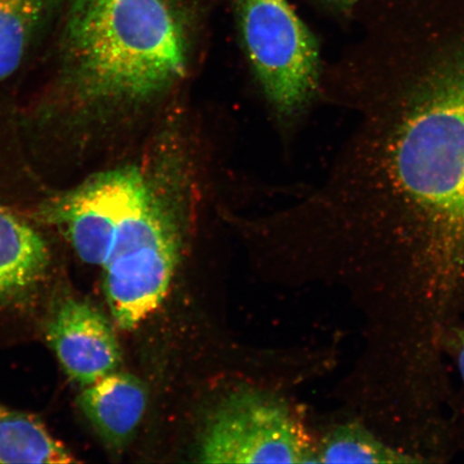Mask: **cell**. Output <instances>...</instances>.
<instances>
[{
    "mask_svg": "<svg viewBox=\"0 0 464 464\" xmlns=\"http://www.w3.org/2000/svg\"><path fill=\"white\" fill-rule=\"evenodd\" d=\"M420 62L396 79L368 133L370 198L430 251L464 261V0L420 11Z\"/></svg>",
    "mask_w": 464,
    "mask_h": 464,
    "instance_id": "obj_1",
    "label": "cell"
},
{
    "mask_svg": "<svg viewBox=\"0 0 464 464\" xmlns=\"http://www.w3.org/2000/svg\"><path fill=\"white\" fill-rule=\"evenodd\" d=\"M166 181L155 171L121 167L39 208L42 222L101 269L109 309L124 330L137 328L164 301L181 253V211Z\"/></svg>",
    "mask_w": 464,
    "mask_h": 464,
    "instance_id": "obj_2",
    "label": "cell"
},
{
    "mask_svg": "<svg viewBox=\"0 0 464 464\" xmlns=\"http://www.w3.org/2000/svg\"><path fill=\"white\" fill-rule=\"evenodd\" d=\"M66 17L68 72L86 101L148 102L187 72L193 0H71Z\"/></svg>",
    "mask_w": 464,
    "mask_h": 464,
    "instance_id": "obj_3",
    "label": "cell"
},
{
    "mask_svg": "<svg viewBox=\"0 0 464 464\" xmlns=\"http://www.w3.org/2000/svg\"><path fill=\"white\" fill-rule=\"evenodd\" d=\"M243 45L266 98L293 115L318 85L316 39L287 0H230Z\"/></svg>",
    "mask_w": 464,
    "mask_h": 464,
    "instance_id": "obj_4",
    "label": "cell"
},
{
    "mask_svg": "<svg viewBox=\"0 0 464 464\" xmlns=\"http://www.w3.org/2000/svg\"><path fill=\"white\" fill-rule=\"evenodd\" d=\"M205 463H316V450L287 406L259 392L232 394L203 434Z\"/></svg>",
    "mask_w": 464,
    "mask_h": 464,
    "instance_id": "obj_5",
    "label": "cell"
},
{
    "mask_svg": "<svg viewBox=\"0 0 464 464\" xmlns=\"http://www.w3.org/2000/svg\"><path fill=\"white\" fill-rule=\"evenodd\" d=\"M45 334L69 379L81 387L120 367L121 348L111 324L86 301L63 300L52 313Z\"/></svg>",
    "mask_w": 464,
    "mask_h": 464,
    "instance_id": "obj_6",
    "label": "cell"
},
{
    "mask_svg": "<svg viewBox=\"0 0 464 464\" xmlns=\"http://www.w3.org/2000/svg\"><path fill=\"white\" fill-rule=\"evenodd\" d=\"M78 406L104 445L123 450L135 437L148 405V392L137 376L114 372L82 387Z\"/></svg>",
    "mask_w": 464,
    "mask_h": 464,
    "instance_id": "obj_7",
    "label": "cell"
},
{
    "mask_svg": "<svg viewBox=\"0 0 464 464\" xmlns=\"http://www.w3.org/2000/svg\"><path fill=\"white\" fill-rule=\"evenodd\" d=\"M49 266V247L42 235L0 206V304L36 286Z\"/></svg>",
    "mask_w": 464,
    "mask_h": 464,
    "instance_id": "obj_8",
    "label": "cell"
},
{
    "mask_svg": "<svg viewBox=\"0 0 464 464\" xmlns=\"http://www.w3.org/2000/svg\"><path fill=\"white\" fill-rule=\"evenodd\" d=\"M42 421L0 403V463H75Z\"/></svg>",
    "mask_w": 464,
    "mask_h": 464,
    "instance_id": "obj_9",
    "label": "cell"
},
{
    "mask_svg": "<svg viewBox=\"0 0 464 464\" xmlns=\"http://www.w3.org/2000/svg\"><path fill=\"white\" fill-rule=\"evenodd\" d=\"M63 0H0V81L13 74Z\"/></svg>",
    "mask_w": 464,
    "mask_h": 464,
    "instance_id": "obj_10",
    "label": "cell"
},
{
    "mask_svg": "<svg viewBox=\"0 0 464 464\" xmlns=\"http://www.w3.org/2000/svg\"><path fill=\"white\" fill-rule=\"evenodd\" d=\"M319 463H419L422 460L392 449L374 437L361 423L348 422L336 427L316 450Z\"/></svg>",
    "mask_w": 464,
    "mask_h": 464,
    "instance_id": "obj_11",
    "label": "cell"
},
{
    "mask_svg": "<svg viewBox=\"0 0 464 464\" xmlns=\"http://www.w3.org/2000/svg\"><path fill=\"white\" fill-rule=\"evenodd\" d=\"M454 345L458 365H459V371L464 382V328L456 330Z\"/></svg>",
    "mask_w": 464,
    "mask_h": 464,
    "instance_id": "obj_12",
    "label": "cell"
},
{
    "mask_svg": "<svg viewBox=\"0 0 464 464\" xmlns=\"http://www.w3.org/2000/svg\"><path fill=\"white\" fill-rule=\"evenodd\" d=\"M323 2L332 5V7L335 9L345 10L352 8L359 0H323Z\"/></svg>",
    "mask_w": 464,
    "mask_h": 464,
    "instance_id": "obj_13",
    "label": "cell"
}]
</instances>
